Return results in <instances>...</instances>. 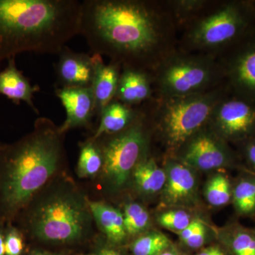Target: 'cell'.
Here are the masks:
<instances>
[{
  "label": "cell",
  "instance_id": "1",
  "mask_svg": "<svg viewBox=\"0 0 255 255\" xmlns=\"http://www.w3.org/2000/svg\"><path fill=\"white\" fill-rule=\"evenodd\" d=\"M177 30L166 1H82L79 34L93 54L122 68L152 73L178 49Z\"/></svg>",
  "mask_w": 255,
  "mask_h": 255
},
{
  "label": "cell",
  "instance_id": "2",
  "mask_svg": "<svg viewBox=\"0 0 255 255\" xmlns=\"http://www.w3.org/2000/svg\"><path fill=\"white\" fill-rule=\"evenodd\" d=\"M65 134L40 117L29 133L0 145V226L16 219L62 168Z\"/></svg>",
  "mask_w": 255,
  "mask_h": 255
},
{
  "label": "cell",
  "instance_id": "3",
  "mask_svg": "<svg viewBox=\"0 0 255 255\" xmlns=\"http://www.w3.org/2000/svg\"><path fill=\"white\" fill-rule=\"evenodd\" d=\"M82 1L0 0V63L25 52L55 54L79 34Z\"/></svg>",
  "mask_w": 255,
  "mask_h": 255
},
{
  "label": "cell",
  "instance_id": "4",
  "mask_svg": "<svg viewBox=\"0 0 255 255\" xmlns=\"http://www.w3.org/2000/svg\"><path fill=\"white\" fill-rule=\"evenodd\" d=\"M23 211L28 232L43 243L75 244L85 240L91 228L89 201L69 182L43 188Z\"/></svg>",
  "mask_w": 255,
  "mask_h": 255
},
{
  "label": "cell",
  "instance_id": "5",
  "mask_svg": "<svg viewBox=\"0 0 255 255\" xmlns=\"http://www.w3.org/2000/svg\"><path fill=\"white\" fill-rule=\"evenodd\" d=\"M231 93L226 82L196 95L176 98H152L146 102L151 124L164 143L178 150L194 134L206 127L215 107Z\"/></svg>",
  "mask_w": 255,
  "mask_h": 255
},
{
  "label": "cell",
  "instance_id": "6",
  "mask_svg": "<svg viewBox=\"0 0 255 255\" xmlns=\"http://www.w3.org/2000/svg\"><path fill=\"white\" fill-rule=\"evenodd\" d=\"M255 18V6L251 1L218 4L186 28L178 49L219 57L248 36Z\"/></svg>",
  "mask_w": 255,
  "mask_h": 255
},
{
  "label": "cell",
  "instance_id": "7",
  "mask_svg": "<svg viewBox=\"0 0 255 255\" xmlns=\"http://www.w3.org/2000/svg\"><path fill=\"white\" fill-rule=\"evenodd\" d=\"M151 75L154 98L159 100L203 93L225 82L219 57L179 49L167 57Z\"/></svg>",
  "mask_w": 255,
  "mask_h": 255
},
{
  "label": "cell",
  "instance_id": "8",
  "mask_svg": "<svg viewBox=\"0 0 255 255\" xmlns=\"http://www.w3.org/2000/svg\"><path fill=\"white\" fill-rule=\"evenodd\" d=\"M150 124L145 102L138 106L136 117L123 131L94 140L103 155V168L101 173L110 187H123L137 164L147 157Z\"/></svg>",
  "mask_w": 255,
  "mask_h": 255
},
{
  "label": "cell",
  "instance_id": "9",
  "mask_svg": "<svg viewBox=\"0 0 255 255\" xmlns=\"http://www.w3.org/2000/svg\"><path fill=\"white\" fill-rule=\"evenodd\" d=\"M230 94L215 107L207 127L225 141L243 142L255 134V106Z\"/></svg>",
  "mask_w": 255,
  "mask_h": 255
},
{
  "label": "cell",
  "instance_id": "10",
  "mask_svg": "<svg viewBox=\"0 0 255 255\" xmlns=\"http://www.w3.org/2000/svg\"><path fill=\"white\" fill-rule=\"evenodd\" d=\"M245 38L219 58L231 94L255 106V38Z\"/></svg>",
  "mask_w": 255,
  "mask_h": 255
},
{
  "label": "cell",
  "instance_id": "11",
  "mask_svg": "<svg viewBox=\"0 0 255 255\" xmlns=\"http://www.w3.org/2000/svg\"><path fill=\"white\" fill-rule=\"evenodd\" d=\"M178 150L181 162L202 171L214 170L235 164L227 142L206 127L191 137Z\"/></svg>",
  "mask_w": 255,
  "mask_h": 255
},
{
  "label": "cell",
  "instance_id": "12",
  "mask_svg": "<svg viewBox=\"0 0 255 255\" xmlns=\"http://www.w3.org/2000/svg\"><path fill=\"white\" fill-rule=\"evenodd\" d=\"M54 68L56 87L92 88L95 71L93 55L78 53L65 46L58 53Z\"/></svg>",
  "mask_w": 255,
  "mask_h": 255
},
{
  "label": "cell",
  "instance_id": "13",
  "mask_svg": "<svg viewBox=\"0 0 255 255\" xmlns=\"http://www.w3.org/2000/svg\"><path fill=\"white\" fill-rule=\"evenodd\" d=\"M66 112V119L60 127L65 133L75 128L88 127L96 116L95 98L92 88H60L55 90Z\"/></svg>",
  "mask_w": 255,
  "mask_h": 255
},
{
  "label": "cell",
  "instance_id": "14",
  "mask_svg": "<svg viewBox=\"0 0 255 255\" xmlns=\"http://www.w3.org/2000/svg\"><path fill=\"white\" fill-rule=\"evenodd\" d=\"M167 174L162 189V200L169 206H182L194 199L196 179L191 167L183 162L168 159L165 166Z\"/></svg>",
  "mask_w": 255,
  "mask_h": 255
},
{
  "label": "cell",
  "instance_id": "15",
  "mask_svg": "<svg viewBox=\"0 0 255 255\" xmlns=\"http://www.w3.org/2000/svg\"><path fill=\"white\" fill-rule=\"evenodd\" d=\"M153 97L150 73L134 68H122L114 100L135 107L143 105Z\"/></svg>",
  "mask_w": 255,
  "mask_h": 255
},
{
  "label": "cell",
  "instance_id": "16",
  "mask_svg": "<svg viewBox=\"0 0 255 255\" xmlns=\"http://www.w3.org/2000/svg\"><path fill=\"white\" fill-rule=\"evenodd\" d=\"M95 71L92 90L95 98L96 116L115 98L122 68L119 63L110 61L105 64L102 56L93 54Z\"/></svg>",
  "mask_w": 255,
  "mask_h": 255
},
{
  "label": "cell",
  "instance_id": "17",
  "mask_svg": "<svg viewBox=\"0 0 255 255\" xmlns=\"http://www.w3.org/2000/svg\"><path fill=\"white\" fill-rule=\"evenodd\" d=\"M39 91L40 87L32 85L18 70L15 58L8 60L7 66L0 72V95L7 97L16 105L25 102L35 113L39 114L33 102L34 94Z\"/></svg>",
  "mask_w": 255,
  "mask_h": 255
},
{
  "label": "cell",
  "instance_id": "18",
  "mask_svg": "<svg viewBox=\"0 0 255 255\" xmlns=\"http://www.w3.org/2000/svg\"><path fill=\"white\" fill-rule=\"evenodd\" d=\"M137 112L138 107H130L114 100L101 112L98 127L90 138L96 140L123 131L133 122Z\"/></svg>",
  "mask_w": 255,
  "mask_h": 255
},
{
  "label": "cell",
  "instance_id": "19",
  "mask_svg": "<svg viewBox=\"0 0 255 255\" xmlns=\"http://www.w3.org/2000/svg\"><path fill=\"white\" fill-rule=\"evenodd\" d=\"M89 206L92 218L108 241L114 245L123 243L128 236L124 226L123 213L101 201H89Z\"/></svg>",
  "mask_w": 255,
  "mask_h": 255
},
{
  "label": "cell",
  "instance_id": "20",
  "mask_svg": "<svg viewBox=\"0 0 255 255\" xmlns=\"http://www.w3.org/2000/svg\"><path fill=\"white\" fill-rule=\"evenodd\" d=\"M132 175L137 191L145 195H152L162 191L167 179L165 169L159 167L152 157L140 161L132 171Z\"/></svg>",
  "mask_w": 255,
  "mask_h": 255
},
{
  "label": "cell",
  "instance_id": "21",
  "mask_svg": "<svg viewBox=\"0 0 255 255\" xmlns=\"http://www.w3.org/2000/svg\"><path fill=\"white\" fill-rule=\"evenodd\" d=\"M177 28L189 27L198 19L205 16L218 4L206 0H174L166 1Z\"/></svg>",
  "mask_w": 255,
  "mask_h": 255
},
{
  "label": "cell",
  "instance_id": "22",
  "mask_svg": "<svg viewBox=\"0 0 255 255\" xmlns=\"http://www.w3.org/2000/svg\"><path fill=\"white\" fill-rule=\"evenodd\" d=\"M243 174L233 186L232 201L239 216L252 217L255 216V173L246 171Z\"/></svg>",
  "mask_w": 255,
  "mask_h": 255
},
{
  "label": "cell",
  "instance_id": "23",
  "mask_svg": "<svg viewBox=\"0 0 255 255\" xmlns=\"http://www.w3.org/2000/svg\"><path fill=\"white\" fill-rule=\"evenodd\" d=\"M223 241L228 255H255V230L233 223L226 230Z\"/></svg>",
  "mask_w": 255,
  "mask_h": 255
},
{
  "label": "cell",
  "instance_id": "24",
  "mask_svg": "<svg viewBox=\"0 0 255 255\" xmlns=\"http://www.w3.org/2000/svg\"><path fill=\"white\" fill-rule=\"evenodd\" d=\"M103 155L98 144L90 138L80 146L78 162V173L80 177H95L103 168Z\"/></svg>",
  "mask_w": 255,
  "mask_h": 255
},
{
  "label": "cell",
  "instance_id": "25",
  "mask_svg": "<svg viewBox=\"0 0 255 255\" xmlns=\"http://www.w3.org/2000/svg\"><path fill=\"white\" fill-rule=\"evenodd\" d=\"M233 185L226 174H218L211 177L205 189V197L211 205L221 207L232 201Z\"/></svg>",
  "mask_w": 255,
  "mask_h": 255
},
{
  "label": "cell",
  "instance_id": "26",
  "mask_svg": "<svg viewBox=\"0 0 255 255\" xmlns=\"http://www.w3.org/2000/svg\"><path fill=\"white\" fill-rule=\"evenodd\" d=\"M124 226L127 236H137L143 233L150 226L148 211L141 204L128 203L123 213Z\"/></svg>",
  "mask_w": 255,
  "mask_h": 255
},
{
  "label": "cell",
  "instance_id": "27",
  "mask_svg": "<svg viewBox=\"0 0 255 255\" xmlns=\"http://www.w3.org/2000/svg\"><path fill=\"white\" fill-rule=\"evenodd\" d=\"M171 247V242L162 233L150 232L137 238L131 246L132 255H159Z\"/></svg>",
  "mask_w": 255,
  "mask_h": 255
},
{
  "label": "cell",
  "instance_id": "28",
  "mask_svg": "<svg viewBox=\"0 0 255 255\" xmlns=\"http://www.w3.org/2000/svg\"><path fill=\"white\" fill-rule=\"evenodd\" d=\"M190 215L183 210H169L162 213L157 218L161 226L175 233H179L190 224Z\"/></svg>",
  "mask_w": 255,
  "mask_h": 255
},
{
  "label": "cell",
  "instance_id": "29",
  "mask_svg": "<svg viewBox=\"0 0 255 255\" xmlns=\"http://www.w3.org/2000/svg\"><path fill=\"white\" fill-rule=\"evenodd\" d=\"M5 255H21L24 250L22 234L17 228L9 226L4 234Z\"/></svg>",
  "mask_w": 255,
  "mask_h": 255
},
{
  "label": "cell",
  "instance_id": "30",
  "mask_svg": "<svg viewBox=\"0 0 255 255\" xmlns=\"http://www.w3.org/2000/svg\"><path fill=\"white\" fill-rule=\"evenodd\" d=\"M206 240V228L205 226H203L194 236H191L184 244L191 249H199L204 246Z\"/></svg>",
  "mask_w": 255,
  "mask_h": 255
},
{
  "label": "cell",
  "instance_id": "31",
  "mask_svg": "<svg viewBox=\"0 0 255 255\" xmlns=\"http://www.w3.org/2000/svg\"><path fill=\"white\" fill-rule=\"evenodd\" d=\"M203 226H204V224L200 220H192L190 224H189L185 229L177 233L178 236H179V238H180L181 241H182L183 243H184L186 241H188L191 236H194Z\"/></svg>",
  "mask_w": 255,
  "mask_h": 255
},
{
  "label": "cell",
  "instance_id": "32",
  "mask_svg": "<svg viewBox=\"0 0 255 255\" xmlns=\"http://www.w3.org/2000/svg\"><path fill=\"white\" fill-rule=\"evenodd\" d=\"M244 142L245 156L248 163L255 173V142L253 139L246 140Z\"/></svg>",
  "mask_w": 255,
  "mask_h": 255
},
{
  "label": "cell",
  "instance_id": "33",
  "mask_svg": "<svg viewBox=\"0 0 255 255\" xmlns=\"http://www.w3.org/2000/svg\"><path fill=\"white\" fill-rule=\"evenodd\" d=\"M196 255H228V253L220 246H213L204 248Z\"/></svg>",
  "mask_w": 255,
  "mask_h": 255
},
{
  "label": "cell",
  "instance_id": "34",
  "mask_svg": "<svg viewBox=\"0 0 255 255\" xmlns=\"http://www.w3.org/2000/svg\"><path fill=\"white\" fill-rule=\"evenodd\" d=\"M96 255H124L122 252L112 246L102 245L99 246Z\"/></svg>",
  "mask_w": 255,
  "mask_h": 255
},
{
  "label": "cell",
  "instance_id": "35",
  "mask_svg": "<svg viewBox=\"0 0 255 255\" xmlns=\"http://www.w3.org/2000/svg\"><path fill=\"white\" fill-rule=\"evenodd\" d=\"M0 255H5L4 235L0 226Z\"/></svg>",
  "mask_w": 255,
  "mask_h": 255
},
{
  "label": "cell",
  "instance_id": "36",
  "mask_svg": "<svg viewBox=\"0 0 255 255\" xmlns=\"http://www.w3.org/2000/svg\"><path fill=\"white\" fill-rule=\"evenodd\" d=\"M30 255H60L57 254V253H50V252L42 251H34L32 252L31 254Z\"/></svg>",
  "mask_w": 255,
  "mask_h": 255
},
{
  "label": "cell",
  "instance_id": "37",
  "mask_svg": "<svg viewBox=\"0 0 255 255\" xmlns=\"http://www.w3.org/2000/svg\"><path fill=\"white\" fill-rule=\"evenodd\" d=\"M159 255H178L177 253H176V251L172 249V248H169L168 249L165 250V251L162 252V253H160Z\"/></svg>",
  "mask_w": 255,
  "mask_h": 255
},
{
  "label": "cell",
  "instance_id": "38",
  "mask_svg": "<svg viewBox=\"0 0 255 255\" xmlns=\"http://www.w3.org/2000/svg\"><path fill=\"white\" fill-rule=\"evenodd\" d=\"M252 139H253V140H254V141L255 142V134L254 136H253V137H252Z\"/></svg>",
  "mask_w": 255,
  "mask_h": 255
},
{
  "label": "cell",
  "instance_id": "39",
  "mask_svg": "<svg viewBox=\"0 0 255 255\" xmlns=\"http://www.w3.org/2000/svg\"><path fill=\"white\" fill-rule=\"evenodd\" d=\"M253 4H255L254 5H255V3H253Z\"/></svg>",
  "mask_w": 255,
  "mask_h": 255
}]
</instances>
